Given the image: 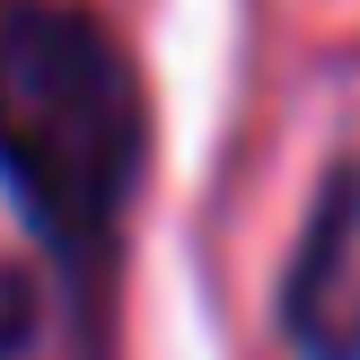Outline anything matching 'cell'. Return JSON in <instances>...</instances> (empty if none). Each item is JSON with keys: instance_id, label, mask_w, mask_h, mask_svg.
<instances>
[{"instance_id": "6da1fadb", "label": "cell", "mask_w": 360, "mask_h": 360, "mask_svg": "<svg viewBox=\"0 0 360 360\" xmlns=\"http://www.w3.org/2000/svg\"><path fill=\"white\" fill-rule=\"evenodd\" d=\"M141 105L79 9L0 0V176L70 246H97L132 193Z\"/></svg>"}, {"instance_id": "7a4b0ae2", "label": "cell", "mask_w": 360, "mask_h": 360, "mask_svg": "<svg viewBox=\"0 0 360 360\" xmlns=\"http://www.w3.org/2000/svg\"><path fill=\"white\" fill-rule=\"evenodd\" d=\"M281 316L308 360H360V176L326 185V202L290 255Z\"/></svg>"}, {"instance_id": "3957f363", "label": "cell", "mask_w": 360, "mask_h": 360, "mask_svg": "<svg viewBox=\"0 0 360 360\" xmlns=\"http://www.w3.org/2000/svg\"><path fill=\"white\" fill-rule=\"evenodd\" d=\"M27 326H35V299H27V281H18V264L0 255V360L27 343Z\"/></svg>"}]
</instances>
